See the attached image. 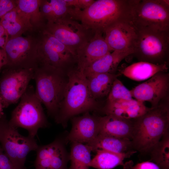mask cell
Returning a JSON list of instances; mask_svg holds the SVG:
<instances>
[{
    "label": "cell",
    "mask_w": 169,
    "mask_h": 169,
    "mask_svg": "<svg viewBox=\"0 0 169 169\" xmlns=\"http://www.w3.org/2000/svg\"><path fill=\"white\" fill-rule=\"evenodd\" d=\"M131 169H160L155 163L146 161L137 163L131 166Z\"/></svg>",
    "instance_id": "e575fe53"
},
{
    "label": "cell",
    "mask_w": 169,
    "mask_h": 169,
    "mask_svg": "<svg viewBox=\"0 0 169 169\" xmlns=\"http://www.w3.org/2000/svg\"><path fill=\"white\" fill-rule=\"evenodd\" d=\"M169 101L151 107L133 119L132 149L142 153L150 152L169 129Z\"/></svg>",
    "instance_id": "7a4b0ae2"
},
{
    "label": "cell",
    "mask_w": 169,
    "mask_h": 169,
    "mask_svg": "<svg viewBox=\"0 0 169 169\" xmlns=\"http://www.w3.org/2000/svg\"><path fill=\"white\" fill-rule=\"evenodd\" d=\"M32 85H29L12 112L9 124L26 130L28 136L34 138L38 130L46 127L48 123L42 105Z\"/></svg>",
    "instance_id": "5b68a950"
},
{
    "label": "cell",
    "mask_w": 169,
    "mask_h": 169,
    "mask_svg": "<svg viewBox=\"0 0 169 169\" xmlns=\"http://www.w3.org/2000/svg\"><path fill=\"white\" fill-rule=\"evenodd\" d=\"M37 38L22 35L8 37L4 48L7 68L33 69L38 66Z\"/></svg>",
    "instance_id": "8fae6325"
},
{
    "label": "cell",
    "mask_w": 169,
    "mask_h": 169,
    "mask_svg": "<svg viewBox=\"0 0 169 169\" xmlns=\"http://www.w3.org/2000/svg\"><path fill=\"white\" fill-rule=\"evenodd\" d=\"M97 31L92 38L76 53L77 69L84 70L93 62L112 51L103 36Z\"/></svg>",
    "instance_id": "e0dca14e"
},
{
    "label": "cell",
    "mask_w": 169,
    "mask_h": 169,
    "mask_svg": "<svg viewBox=\"0 0 169 169\" xmlns=\"http://www.w3.org/2000/svg\"><path fill=\"white\" fill-rule=\"evenodd\" d=\"M100 117L86 112L82 116L71 118L72 128L64 138L65 143L70 142L88 144L93 141L99 133Z\"/></svg>",
    "instance_id": "2e32d148"
},
{
    "label": "cell",
    "mask_w": 169,
    "mask_h": 169,
    "mask_svg": "<svg viewBox=\"0 0 169 169\" xmlns=\"http://www.w3.org/2000/svg\"><path fill=\"white\" fill-rule=\"evenodd\" d=\"M8 37V34L0 22V48H4Z\"/></svg>",
    "instance_id": "d590c367"
},
{
    "label": "cell",
    "mask_w": 169,
    "mask_h": 169,
    "mask_svg": "<svg viewBox=\"0 0 169 169\" xmlns=\"http://www.w3.org/2000/svg\"><path fill=\"white\" fill-rule=\"evenodd\" d=\"M71 143L69 169H89L91 153L92 151L91 147L79 142Z\"/></svg>",
    "instance_id": "4316f807"
},
{
    "label": "cell",
    "mask_w": 169,
    "mask_h": 169,
    "mask_svg": "<svg viewBox=\"0 0 169 169\" xmlns=\"http://www.w3.org/2000/svg\"><path fill=\"white\" fill-rule=\"evenodd\" d=\"M49 1L53 12V21L65 17L74 19L76 10L74 7L70 6L65 0H50Z\"/></svg>",
    "instance_id": "f1b7e54d"
},
{
    "label": "cell",
    "mask_w": 169,
    "mask_h": 169,
    "mask_svg": "<svg viewBox=\"0 0 169 169\" xmlns=\"http://www.w3.org/2000/svg\"><path fill=\"white\" fill-rule=\"evenodd\" d=\"M132 98L150 102L151 107L169 100V73L160 72L130 90Z\"/></svg>",
    "instance_id": "4fadbf2b"
},
{
    "label": "cell",
    "mask_w": 169,
    "mask_h": 169,
    "mask_svg": "<svg viewBox=\"0 0 169 169\" xmlns=\"http://www.w3.org/2000/svg\"><path fill=\"white\" fill-rule=\"evenodd\" d=\"M37 39L38 66H50L65 72L75 67L76 54L52 35L42 30Z\"/></svg>",
    "instance_id": "ba28073f"
},
{
    "label": "cell",
    "mask_w": 169,
    "mask_h": 169,
    "mask_svg": "<svg viewBox=\"0 0 169 169\" xmlns=\"http://www.w3.org/2000/svg\"><path fill=\"white\" fill-rule=\"evenodd\" d=\"M96 154L91 159L90 167L97 169H112L119 165L124 166V161L136 152L131 150L124 153H116L108 151L98 150Z\"/></svg>",
    "instance_id": "cb8c5ba5"
},
{
    "label": "cell",
    "mask_w": 169,
    "mask_h": 169,
    "mask_svg": "<svg viewBox=\"0 0 169 169\" xmlns=\"http://www.w3.org/2000/svg\"><path fill=\"white\" fill-rule=\"evenodd\" d=\"M144 102L133 99L107 101L101 110L107 115L133 120L141 116L150 109Z\"/></svg>",
    "instance_id": "ac0fdd59"
},
{
    "label": "cell",
    "mask_w": 169,
    "mask_h": 169,
    "mask_svg": "<svg viewBox=\"0 0 169 169\" xmlns=\"http://www.w3.org/2000/svg\"><path fill=\"white\" fill-rule=\"evenodd\" d=\"M119 74L104 73L96 74L86 78L88 88L95 100L108 96L114 79Z\"/></svg>",
    "instance_id": "d4e9b609"
},
{
    "label": "cell",
    "mask_w": 169,
    "mask_h": 169,
    "mask_svg": "<svg viewBox=\"0 0 169 169\" xmlns=\"http://www.w3.org/2000/svg\"><path fill=\"white\" fill-rule=\"evenodd\" d=\"M132 54L128 52L113 51L96 60L86 68L83 72L86 77L96 74H115L120 63Z\"/></svg>",
    "instance_id": "ffe728a7"
},
{
    "label": "cell",
    "mask_w": 169,
    "mask_h": 169,
    "mask_svg": "<svg viewBox=\"0 0 169 169\" xmlns=\"http://www.w3.org/2000/svg\"><path fill=\"white\" fill-rule=\"evenodd\" d=\"M33 69H6L0 78V99L3 108L17 102L33 79Z\"/></svg>",
    "instance_id": "7c38bea8"
},
{
    "label": "cell",
    "mask_w": 169,
    "mask_h": 169,
    "mask_svg": "<svg viewBox=\"0 0 169 169\" xmlns=\"http://www.w3.org/2000/svg\"><path fill=\"white\" fill-rule=\"evenodd\" d=\"M0 22L8 37L21 36L27 31L33 29L28 20L16 7L1 18Z\"/></svg>",
    "instance_id": "7402d4cb"
},
{
    "label": "cell",
    "mask_w": 169,
    "mask_h": 169,
    "mask_svg": "<svg viewBox=\"0 0 169 169\" xmlns=\"http://www.w3.org/2000/svg\"><path fill=\"white\" fill-rule=\"evenodd\" d=\"M42 29L52 35L76 55L92 38L95 32L69 17L47 22Z\"/></svg>",
    "instance_id": "9c48e42d"
},
{
    "label": "cell",
    "mask_w": 169,
    "mask_h": 169,
    "mask_svg": "<svg viewBox=\"0 0 169 169\" xmlns=\"http://www.w3.org/2000/svg\"><path fill=\"white\" fill-rule=\"evenodd\" d=\"M68 80L55 122L66 127L69 119L76 115L101 110L100 104L91 95L83 71L76 66L67 71Z\"/></svg>",
    "instance_id": "6da1fadb"
},
{
    "label": "cell",
    "mask_w": 169,
    "mask_h": 169,
    "mask_svg": "<svg viewBox=\"0 0 169 169\" xmlns=\"http://www.w3.org/2000/svg\"><path fill=\"white\" fill-rule=\"evenodd\" d=\"M136 29L133 54L139 61L155 64H168L169 31Z\"/></svg>",
    "instance_id": "8992f818"
},
{
    "label": "cell",
    "mask_w": 169,
    "mask_h": 169,
    "mask_svg": "<svg viewBox=\"0 0 169 169\" xmlns=\"http://www.w3.org/2000/svg\"><path fill=\"white\" fill-rule=\"evenodd\" d=\"M64 139L58 137L47 145L38 146L34 161L35 169H68L70 154Z\"/></svg>",
    "instance_id": "5bb4252c"
},
{
    "label": "cell",
    "mask_w": 169,
    "mask_h": 169,
    "mask_svg": "<svg viewBox=\"0 0 169 169\" xmlns=\"http://www.w3.org/2000/svg\"><path fill=\"white\" fill-rule=\"evenodd\" d=\"M99 125L100 134L131 140L133 120L107 115L100 116Z\"/></svg>",
    "instance_id": "d6986e66"
},
{
    "label": "cell",
    "mask_w": 169,
    "mask_h": 169,
    "mask_svg": "<svg viewBox=\"0 0 169 169\" xmlns=\"http://www.w3.org/2000/svg\"><path fill=\"white\" fill-rule=\"evenodd\" d=\"M16 6V0H0V19Z\"/></svg>",
    "instance_id": "1f68e13d"
},
{
    "label": "cell",
    "mask_w": 169,
    "mask_h": 169,
    "mask_svg": "<svg viewBox=\"0 0 169 169\" xmlns=\"http://www.w3.org/2000/svg\"><path fill=\"white\" fill-rule=\"evenodd\" d=\"M0 145L15 169H24L28 154L38 146L34 138L21 135L6 119L0 129Z\"/></svg>",
    "instance_id": "30bf717a"
},
{
    "label": "cell",
    "mask_w": 169,
    "mask_h": 169,
    "mask_svg": "<svg viewBox=\"0 0 169 169\" xmlns=\"http://www.w3.org/2000/svg\"><path fill=\"white\" fill-rule=\"evenodd\" d=\"M129 21L136 29L169 31V1L132 0Z\"/></svg>",
    "instance_id": "52a82bcc"
},
{
    "label": "cell",
    "mask_w": 169,
    "mask_h": 169,
    "mask_svg": "<svg viewBox=\"0 0 169 169\" xmlns=\"http://www.w3.org/2000/svg\"><path fill=\"white\" fill-rule=\"evenodd\" d=\"M7 59L4 48H0V70L7 64Z\"/></svg>",
    "instance_id": "8d00e7d4"
},
{
    "label": "cell",
    "mask_w": 169,
    "mask_h": 169,
    "mask_svg": "<svg viewBox=\"0 0 169 169\" xmlns=\"http://www.w3.org/2000/svg\"><path fill=\"white\" fill-rule=\"evenodd\" d=\"M33 79L35 82L36 95L48 115L54 118L68 82L67 72L50 66L38 65L34 70Z\"/></svg>",
    "instance_id": "277c9868"
},
{
    "label": "cell",
    "mask_w": 169,
    "mask_h": 169,
    "mask_svg": "<svg viewBox=\"0 0 169 169\" xmlns=\"http://www.w3.org/2000/svg\"><path fill=\"white\" fill-rule=\"evenodd\" d=\"M70 6L75 9L81 10H84L90 6L94 2V0H65Z\"/></svg>",
    "instance_id": "d6a6232c"
},
{
    "label": "cell",
    "mask_w": 169,
    "mask_h": 169,
    "mask_svg": "<svg viewBox=\"0 0 169 169\" xmlns=\"http://www.w3.org/2000/svg\"><path fill=\"white\" fill-rule=\"evenodd\" d=\"M16 7L34 28H43L45 24L40 11L41 0H16Z\"/></svg>",
    "instance_id": "484cf974"
},
{
    "label": "cell",
    "mask_w": 169,
    "mask_h": 169,
    "mask_svg": "<svg viewBox=\"0 0 169 169\" xmlns=\"http://www.w3.org/2000/svg\"><path fill=\"white\" fill-rule=\"evenodd\" d=\"M132 0H95L87 8L78 10L75 19L88 29L104 33L116 22L129 20Z\"/></svg>",
    "instance_id": "3957f363"
},
{
    "label": "cell",
    "mask_w": 169,
    "mask_h": 169,
    "mask_svg": "<svg viewBox=\"0 0 169 169\" xmlns=\"http://www.w3.org/2000/svg\"><path fill=\"white\" fill-rule=\"evenodd\" d=\"M40 11L42 17L47 22L53 19L52 8L49 0H41Z\"/></svg>",
    "instance_id": "4dcf8cb0"
},
{
    "label": "cell",
    "mask_w": 169,
    "mask_h": 169,
    "mask_svg": "<svg viewBox=\"0 0 169 169\" xmlns=\"http://www.w3.org/2000/svg\"><path fill=\"white\" fill-rule=\"evenodd\" d=\"M3 107L0 99V118L4 115V113L3 112Z\"/></svg>",
    "instance_id": "74e56055"
},
{
    "label": "cell",
    "mask_w": 169,
    "mask_h": 169,
    "mask_svg": "<svg viewBox=\"0 0 169 169\" xmlns=\"http://www.w3.org/2000/svg\"><path fill=\"white\" fill-rule=\"evenodd\" d=\"M6 118L5 116V115H4L3 117L0 118V129L3 123Z\"/></svg>",
    "instance_id": "f35d334b"
},
{
    "label": "cell",
    "mask_w": 169,
    "mask_h": 169,
    "mask_svg": "<svg viewBox=\"0 0 169 169\" xmlns=\"http://www.w3.org/2000/svg\"><path fill=\"white\" fill-rule=\"evenodd\" d=\"M168 69V64H155L139 61L127 66L121 73L131 79L141 81L149 79L158 72H167Z\"/></svg>",
    "instance_id": "44dd1931"
},
{
    "label": "cell",
    "mask_w": 169,
    "mask_h": 169,
    "mask_svg": "<svg viewBox=\"0 0 169 169\" xmlns=\"http://www.w3.org/2000/svg\"><path fill=\"white\" fill-rule=\"evenodd\" d=\"M160 169H169V131H167L150 152Z\"/></svg>",
    "instance_id": "83f0119b"
},
{
    "label": "cell",
    "mask_w": 169,
    "mask_h": 169,
    "mask_svg": "<svg viewBox=\"0 0 169 169\" xmlns=\"http://www.w3.org/2000/svg\"><path fill=\"white\" fill-rule=\"evenodd\" d=\"M133 99L130 90L116 78L114 80L108 95L107 101L118 100H130Z\"/></svg>",
    "instance_id": "f546056e"
},
{
    "label": "cell",
    "mask_w": 169,
    "mask_h": 169,
    "mask_svg": "<svg viewBox=\"0 0 169 169\" xmlns=\"http://www.w3.org/2000/svg\"><path fill=\"white\" fill-rule=\"evenodd\" d=\"M104 33L105 39L112 51L133 54L136 31L129 20L112 24L105 29Z\"/></svg>",
    "instance_id": "9a60e30c"
},
{
    "label": "cell",
    "mask_w": 169,
    "mask_h": 169,
    "mask_svg": "<svg viewBox=\"0 0 169 169\" xmlns=\"http://www.w3.org/2000/svg\"><path fill=\"white\" fill-rule=\"evenodd\" d=\"M0 169H15L0 145Z\"/></svg>",
    "instance_id": "836d02e7"
},
{
    "label": "cell",
    "mask_w": 169,
    "mask_h": 169,
    "mask_svg": "<svg viewBox=\"0 0 169 169\" xmlns=\"http://www.w3.org/2000/svg\"><path fill=\"white\" fill-rule=\"evenodd\" d=\"M86 144L91 147L93 151L100 150L116 153H124L134 150L130 139L100 134L93 141Z\"/></svg>",
    "instance_id": "603a6c76"
}]
</instances>
